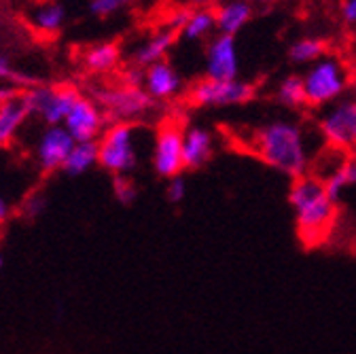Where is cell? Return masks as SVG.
<instances>
[{
  "label": "cell",
  "mask_w": 356,
  "mask_h": 354,
  "mask_svg": "<svg viewBox=\"0 0 356 354\" xmlns=\"http://www.w3.org/2000/svg\"><path fill=\"white\" fill-rule=\"evenodd\" d=\"M246 149L272 170L297 179L309 168V149L305 129L291 119H272L250 129Z\"/></svg>",
  "instance_id": "cell-1"
},
{
  "label": "cell",
  "mask_w": 356,
  "mask_h": 354,
  "mask_svg": "<svg viewBox=\"0 0 356 354\" xmlns=\"http://www.w3.org/2000/svg\"><path fill=\"white\" fill-rule=\"evenodd\" d=\"M289 204L303 246L312 248L323 244L337 218V204L327 195L325 181L307 172L297 176L289 189Z\"/></svg>",
  "instance_id": "cell-2"
},
{
  "label": "cell",
  "mask_w": 356,
  "mask_h": 354,
  "mask_svg": "<svg viewBox=\"0 0 356 354\" xmlns=\"http://www.w3.org/2000/svg\"><path fill=\"white\" fill-rule=\"evenodd\" d=\"M301 79L305 90V104L312 108H327L329 104L343 98L350 83L346 64L329 54L314 64H309Z\"/></svg>",
  "instance_id": "cell-3"
},
{
  "label": "cell",
  "mask_w": 356,
  "mask_h": 354,
  "mask_svg": "<svg viewBox=\"0 0 356 354\" xmlns=\"http://www.w3.org/2000/svg\"><path fill=\"white\" fill-rule=\"evenodd\" d=\"M98 166L113 176L129 174L138 163L136 127L131 121H113L98 138Z\"/></svg>",
  "instance_id": "cell-4"
},
{
  "label": "cell",
  "mask_w": 356,
  "mask_h": 354,
  "mask_svg": "<svg viewBox=\"0 0 356 354\" xmlns=\"http://www.w3.org/2000/svg\"><path fill=\"white\" fill-rule=\"evenodd\" d=\"M257 96V85L244 79L218 81L204 77L189 90V104L195 108L244 106Z\"/></svg>",
  "instance_id": "cell-5"
},
{
  "label": "cell",
  "mask_w": 356,
  "mask_h": 354,
  "mask_svg": "<svg viewBox=\"0 0 356 354\" xmlns=\"http://www.w3.org/2000/svg\"><path fill=\"white\" fill-rule=\"evenodd\" d=\"M323 140L339 153H356V98H339L318 117Z\"/></svg>",
  "instance_id": "cell-6"
},
{
  "label": "cell",
  "mask_w": 356,
  "mask_h": 354,
  "mask_svg": "<svg viewBox=\"0 0 356 354\" xmlns=\"http://www.w3.org/2000/svg\"><path fill=\"white\" fill-rule=\"evenodd\" d=\"M96 102L102 106L106 117L115 121H131L145 117L159 104L147 94L145 87H131L125 83L96 90Z\"/></svg>",
  "instance_id": "cell-7"
},
{
  "label": "cell",
  "mask_w": 356,
  "mask_h": 354,
  "mask_svg": "<svg viewBox=\"0 0 356 354\" xmlns=\"http://www.w3.org/2000/svg\"><path fill=\"white\" fill-rule=\"evenodd\" d=\"M79 96L81 94L70 85H32L24 92V100L30 115L38 117L44 125H62Z\"/></svg>",
  "instance_id": "cell-8"
},
{
  "label": "cell",
  "mask_w": 356,
  "mask_h": 354,
  "mask_svg": "<svg viewBox=\"0 0 356 354\" xmlns=\"http://www.w3.org/2000/svg\"><path fill=\"white\" fill-rule=\"evenodd\" d=\"M183 129H185V125L168 119L155 131L151 166L159 179L170 181L174 176H181L187 170L185 157H183Z\"/></svg>",
  "instance_id": "cell-9"
},
{
  "label": "cell",
  "mask_w": 356,
  "mask_h": 354,
  "mask_svg": "<svg viewBox=\"0 0 356 354\" xmlns=\"http://www.w3.org/2000/svg\"><path fill=\"white\" fill-rule=\"evenodd\" d=\"M62 125L68 129V134L76 143L98 140L102 136L104 127H106V113L96 102V98L79 96L74 100L72 108L68 111V115H66Z\"/></svg>",
  "instance_id": "cell-10"
},
{
  "label": "cell",
  "mask_w": 356,
  "mask_h": 354,
  "mask_svg": "<svg viewBox=\"0 0 356 354\" xmlns=\"http://www.w3.org/2000/svg\"><path fill=\"white\" fill-rule=\"evenodd\" d=\"M206 77L218 81L240 79V54L238 40L229 34H214L206 45Z\"/></svg>",
  "instance_id": "cell-11"
},
{
  "label": "cell",
  "mask_w": 356,
  "mask_h": 354,
  "mask_svg": "<svg viewBox=\"0 0 356 354\" xmlns=\"http://www.w3.org/2000/svg\"><path fill=\"white\" fill-rule=\"evenodd\" d=\"M74 138L68 134L64 125H44L42 134L36 143L34 157L42 172H58L62 170L70 149L74 147Z\"/></svg>",
  "instance_id": "cell-12"
},
{
  "label": "cell",
  "mask_w": 356,
  "mask_h": 354,
  "mask_svg": "<svg viewBox=\"0 0 356 354\" xmlns=\"http://www.w3.org/2000/svg\"><path fill=\"white\" fill-rule=\"evenodd\" d=\"M145 90L157 102H168L185 92V81L168 60L155 62L145 68Z\"/></svg>",
  "instance_id": "cell-13"
},
{
  "label": "cell",
  "mask_w": 356,
  "mask_h": 354,
  "mask_svg": "<svg viewBox=\"0 0 356 354\" xmlns=\"http://www.w3.org/2000/svg\"><path fill=\"white\" fill-rule=\"evenodd\" d=\"M214 155V134L206 125H185L183 129V157L187 170L204 168Z\"/></svg>",
  "instance_id": "cell-14"
},
{
  "label": "cell",
  "mask_w": 356,
  "mask_h": 354,
  "mask_svg": "<svg viewBox=\"0 0 356 354\" xmlns=\"http://www.w3.org/2000/svg\"><path fill=\"white\" fill-rule=\"evenodd\" d=\"M216 32L218 34H240L254 17V5L250 0H220L214 7Z\"/></svg>",
  "instance_id": "cell-15"
},
{
  "label": "cell",
  "mask_w": 356,
  "mask_h": 354,
  "mask_svg": "<svg viewBox=\"0 0 356 354\" xmlns=\"http://www.w3.org/2000/svg\"><path fill=\"white\" fill-rule=\"evenodd\" d=\"M178 36H181V34L170 30V28H161V30L153 32L149 38H145L140 45L134 49V54H131L134 66L147 68V66H151L155 62L165 60L168 51L176 45V38Z\"/></svg>",
  "instance_id": "cell-16"
},
{
  "label": "cell",
  "mask_w": 356,
  "mask_h": 354,
  "mask_svg": "<svg viewBox=\"0 0 356 354\" xmlns=\"http://www.w3.org/2000/svg\"><path fill=\"white\" fill-rule=\"evenodd\" d=\"M30 117L32 115L26 106L24 94L0 102V147H9L15 140Z\"/></svg>",
  "instance_id": "cell-17"
},
{
  "label": "cell",
  "mask_w": 356,
  "mask_h": 354,
  "mask_svg": "<svg viewBox=\"0 0 356 354\" xmlns=\"http://www.w3.org/2000/svg\"><path fill=\"white\" fill-rule=\"evenodd\" d=\"M119 60H121V47L113 40L96 42V45H89L83 51V66L96 74L115 70L119 66Z\"/></svg>",
  "instance_id": "cell-18"
},
{
  "label": "cell",
  "mask_w": 356,
  "mask_h": 354,
  "mask_svg": "<svg viewBox=\"0 0 356 354\" xmlns=\"http://www.w3.org/2000/svg\"><path fill=\"white\" fill-rule=\"evenodd\" d=\"M30 24L36 32L54 36L66 24V9H64V5L56 3V0H44V3H40L32 9Z\"/></svg>",
  "instance_id": "cell-19"
},
{
  "label": "cell",
  "mask_w": 356,
  "mask_h": 354,
  "mask_svg": "<svg viewBox=\"0 0 356 354\" xmlns=\"http://www.w3.org/2000/svg\"><path fill=\"white\" fill-rule=\"evenodd\" d=\"M329 54V40L323 36H301L289 45V60L295 66H309Z\"/></svg>",
  "instance_id": "cell-20"
},
{
  "label": "cell",
  "mask_w": 356,
  "mask_h": 354,
  "mask_svg": "<svg viewBox=\"0 0 356 354\" xmlns=\"http://www.w3.org/2000/svg\"><path fill=\"white\" fill-rule=\"evenodd\" d=\"M98 140H85V143H74V147L70 149L62 172L68 176H83L92 170L94 166H98Z\"/></svg>",
  "instance_id": "cell-21"
},
{
  "label": "cell",
  "mask_w": 356,
  "mask_h": 354,
  "mask_svg": "<svg viewBox=\"0 0 356 354\" xmlns=\"http://www.w3.org/2000/svg\"><path fill=\"white\" fill-rule=\"evenodd\" d=\"M352 185H356V155H350V157L341 159V163L325 179L327 195L335 204H339L343 191L350 189Z\"/></svg>",
  "instance_id": "cell-22"
},
{
  "label": "cell",
  "mask_w": 356,
  "mask_h": 354,
  "mask_svg": "<svg viewBox=\"0 0 356 354\" xmlns=\"http://www.w3.org/2000/svg\"><path fill=\"white\" fill-rule=\"evenodd\" d=\"M216 32V15L214 9H191V15L181 30V36L189 42L210 40Z\"/></svg>",
  "instance_id": "cell-23"
},
{
  "label": "cell",
  "mask_w": 356,
  "mask_h": 354,
  "mask_svg": "<svg viewBox=\"0 0 356 354\" xmlns=\"http://www.w3.org/2000/svg\"><path fill=\"white\" fill-rule=\"evenodd\" d=\"M274 98L280 106L291 108V111H299L305 104V90H303V79L301 74H286L278 81L276 90H274Z\"/></svg>",
  "instance_id": "cell-24"
},
{
  "label": "cell",
  "mask_w": 356,
  "mask_h": 354,
  "mask_svg": "<svg viewBox=\"0 0 356 354\" xmlns=\"http://www.w3.org/2000/svg\"><path fill=\"white\" fill-rule=\"evenodd\" d=\"M131 5L134 0H89V11L98 19H111L113 15L127 11Z\"/></svg>",
  "instance_id": "cell-25"
},
{
  "label": "cell",
  "mask_w": 356,
  "mask_h": 354,
  "mask_svg": "<svg viewBox=\"0 0 356 354\" xmlns=\"http://www.w3.org/2000/svg\"><path fill=\"white\" fill-rule=\"evenodd\" d=\"M113 193H115L117 202L123 204V206H129L134 200L138 198V189H136V185L129 181L127 174L115 176V179H113Z\"/></svg>",
  "instance_id": "cell-26"
},
{
  "label": "cell",
  "mask_w": 356,
  "mask_h": 354,
  "mask_svg": "<svg viewBox=\"0 0 356 354\" xmlns=\"http://www.w3.org/2000/svg\"><path fill=\"white\" fill-rule=\"evenodd\" d=\"M44 208H47V198H44L40 191H34V193H30V195L24 200V204H22V214H24L26 218L34 220V218L42 216Z\"/></svg>",
  "instance_id": "cell-27"
},
{
  "label": "cell",
  "mask_w": 356,
  "mask_h": 354,
  "mask_svg": "<svg viewBox=\"0 0 356 354\" xmlns=\"http://www.w3.org/2000/svg\"><path fill=\"white\" fill-rule=\"evenodd\" d=\"M0 81H7V83H17V85H26V87H32L34 85V79H28V77H22L19 72H15L13 64L9 62V58L0 56Z\"/></svg>",
  "instance_id": "cell-28"
},
{
  "label": "cell",
  "mask_w": 356,
  "mask_h": 354,
  "mask_svg": "<svg viewBox=\"0 0 356 354\" xmlns=\"http://www.w3.org/2000/svg\"><path fill=\"white\" fill-rule=\"evenodd\" d=\"M165 198H168L170 204H181L187 198V183L183 181V174L181 176H174V179L168 181Z\"/></svg>",
  "instance_id": "cell-29"
},
{
  "label": "cell",
  "mask_w": 356,
  "mask_h": 354,
  "mask_svg": "<svg viewBox=\"0 0 356 354\" xmlns=\"http://www.w3.org/2000/svg\"><path fill=\"white\" fill-rule=\"evenodd\" d=\"M189 15H191V9L181 5V7L174 9V11L168 15V19H165V26H163V28H170V30H174V32L181 34V30L185 28V24H187V19H189Z\"/></svg>",
  "instance_id": "cell-30"
},
{
  "label": "cell",
  "mask_w": 356,
  "mask_h": 354,
  "mask_svg": "<svg viewBox=\"0 0 356 354\" xmlns=\"http://www.w3.org/2000/svg\"><path fill=\"white\" fill-rule=\"evenodd\" d=\"M339 17L346 26L356 28V0H341L339 3Z\"/></svg>",
  "instance_id": "cell-31"
},
{
  "label": "cell",
  "mask_w": 356,
  "mask_h": 354,
  "mask_svg": "<svg viewBox=\"0 0 356 354\" xmlns=\"http://www.w3.org/2000/svg\"><path fill=\"white\" fill-rule=\"evenodd\" d=\"M123 83L131 87H143L145 85V68L140 66H131L123 72Z\"/></svg>",
  "instance_id": "cell-32"
},
{
  "label": "cell",
  "mask_w": 356,
  "mask_h": 354,
  "mask_svg": "<svg viewBox=\"0 0 356 354\" xmlns=\"http://www.w3.org/2000/svg\"><path fill=\"white\" fill-rule=\"evenodd\" d=\"M178 3L189 9H214L220 0H178Z\"/></svg>",
  "instance_id": "cell-33"
},
{
  "label": "cell",
  "mask_w": 356,
  "mask_h": 354,
  "mask_svg": "<svg viewBox=\"0 0 356 354\" xmlns=\"http://www.w3.org/2000/svg\"><path fill=\"white\" fill-rule=\"evenodd\" d=\"M11 216V204L0 195V227H3Z\"/></svg>",
  "instance_id": "cell-34"
},
{
  "label": "cell",
  "mask_w": 356,
  "mask_h": 354,
  "mask_svg": "<svg viewBox=\"0 0 356 354\" xmlns=\"http://www.w3.org/2000/svg\"><path fill=\"white\" fill-rule=\"evenodd\" d=\"M252 5H261V7H272V5H280L286 3V0H250Z\"/></svg>",
  "instance_id": "cell-35"
},
{
  "label": "cell",
  "mask_w": 356,
  "mask_h": 354,
  "mask_svg": "<svg viewBox=\"0 0 356 354\" xmlns=\"http://www.w3.org/2000/svg\"><path fill=\"white\" fill-rule=\"evenodd\" d=\"M0 265H3V257H0Z\"/></svg>",
  "instance_id": "cell-36"
}]
</instances>
